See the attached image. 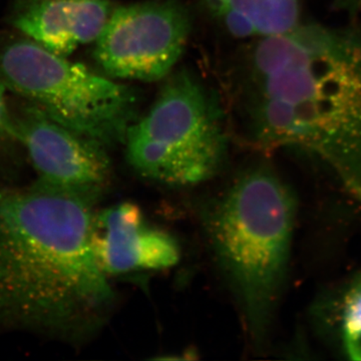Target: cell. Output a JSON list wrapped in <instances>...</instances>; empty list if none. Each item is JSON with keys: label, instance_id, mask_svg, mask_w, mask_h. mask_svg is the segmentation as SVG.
Segmentation results:
<instances>
[{"label": "cell", "instance_id": "1", "mask_svg": "<svg viewBox=\"0 0 361 361\" xmlns=\"http://www.w3.org/2000/svg\"><path fill=\"white\" fill-rule=\"evenodd\" d=\"M237 99L260 148L319 165L361 204V30L299 23L262 37L238 71Z\"/></svg>", "mask_w": 361, "mask_h": 361}, {"label": "cell", "instance_id": "2", "mask_svg": "<svg viewBox=\"0 0 361 361\" xmlns=\"http://www.w3.org/2000/svg\"><path fill=\"white\" fill-rule=\"evenodd\" d=\"M94 202L0 185V327L78 343L115 294L92 241Z\"/></svg>", "mask_w": 361, "mask_h": 361}, {"label": "cell", "instance_id": "3", "mask_svg": "<svg viewBox=\"0 0 361 361\" xmlns=\"http://www.w3.org/2000/svg\"><path fill=\"white\" fill-rule=\"evenodd\" d=\"M293 192L271 169H250L214 206L208 228L216 257L262 345L286 280L296 220Z\"/></svg>", "mask_w": 361, "mask_h": 361}, {"label": "cell", "instance_id": "4", "mask_svg": "<svg viewBox=\"0 0 361 361\" xmlns=\"http://www.w3.org/2000/svg\"><path fill=\"white\" fill-rule=\"evenodd\" d=\"M0 82L54 122L106 149L123 144L137 118L134 90L23 35H0Z\"/></svg>", "mask_w": 361, "mask_h": 361}, {"label": "cell", "instance_id": "5", "mask_svg": "<svg viewBox=\"0 0 361 361\" xmlns=\"http://www.w3.org/2000/svg\"><path fill=\"white\" fill-rule=\"evenodd\" d=\"M123 145L137 174L171 186H192L212 179L229 148L225 115L197 75H171L146 115L133 123Z\"/></svg>", "mask_w": 361, "mask_h": 361}, {"label": "cell", "instance_id": "6", "mask_svg": "<svg viewBox=\"0 0 361 361\" xmlns=\"http://www.w3.org/2000/svg\"><path fill=\"white\" fill-rule=\"evenodd\" d=\"M178 0H149L113 9L94 47L97 63L116 80L156 82L170 75L191 33Z\"/></svg>", "mask_w": 361, "mask_h": 361}, {"label": "cell", "instance_id": "7", "mask_svg": "<svg viewBox=\"0 0 361 361\" xmlns=\"http://www.w3.org/2000/svg\"><path fill=\"white\" fill-rule=\"evenodd\" d=\"M11 111L20 146L37 174L35 182L96 203L111 179L106 147L54 122L26 102Z\"/></svg>", "mask_w": 361, "mask_h": 361}, {"label": "cell", "instance_id": "8", "mask_svg": "<svg viewBox=\"0 0 361 361\" xmlns=\"http://www.w3.org/2000/svg\"><path fill=\"white\" fill-rule=\"evenodd\" d=\"M92 241L99 266L109 277L167 269L180 259L177 240L149 223L141 208L132 202L94 213Z\"/></svg>", "mask_w": 361, "mask_h": 361}, {"label": "cell", "instance_id": "9", "mask_svg": "<svg viewBox=\"0 0 361 361\" xmlns=\"http://www.w3.org/2000/svg\"><path fill=\"white\" fill-rule=\"evenodd\" d=\"M111 11V0H13L8 23L47 51L68 58L96 42Z\"/></svg>", "mask_w": 361, "mask_h": 361}, {"label": "cell", "instance_id": "10", "mask_svg": "<svg viewBox=\"0 0 361 361\" xmlns=\"http://www.w3.org/2000/svg\"><path fill=\"white\" fill-rule=\"evenodd\" d=\"M207 6L240 39L282 35L300 23V0H214Z\"/></svg>", "mask_w": 361, "mask_h": 361}, {"label": "cell", "instance_id": "11", "mask_svg": "<svg viewBox=\"0 0 361 361\" xmlns=\"http://www.w3.org/2000/svg\"><path fill=\"white\" fill-rule=\"evenodd\" d=\"M341 326L344 353L349 360L361 361V273L342 298Z\"/></svg>", "mask_w": 361, "mask_h": 361}, {"label": "cell", "instance_id": "12", "mask_svg": "<svg viewBox=\"0 0 361 361\" xmlns=\"http://www.w3.org/2000/svg\"><path fill=\"white\" fill-rule=\"evenodd\" d=\"M6 90L0 82V153H9L11 149L20 147Z\"/></svg>", "mask_w": 361, "mask_h": 361}, {"label": "cell", "instance_id": "13", "mask_svg": "<svg viewBox=\"0 0 361 361\" xmlns=\"http://www.w3.org/2000/svg\"><path fill=\"white\" fill-rule=\"evenodd\" d=\"M349 4H350L351 6L358 7L361 6V0H349Z\"/></svg>", "mask_w": 361, "mask_h": 361}, {"label": "cell", "instance_id": "14", "mask_svg": "<svg viewBox=\"0 0 361 361\" xmlns=\"http://www.w3.org/2000/svg\"><path fill=\"white\" fill-rule=\"evenodd\" d=\"M214 1V0H205L207 4H210V2Z\"/></svg>", "mask_w": 361, "mask_h": 361}]
</instances>
